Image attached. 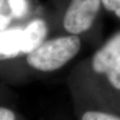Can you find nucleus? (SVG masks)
<instances>
[{
    "label": "nucleus",
    "mask_w": 120,
    "mask_h": 120,
    "mask_svg": "<svg viewBox=\"0 0 120 120\" xmlns=\"http://www.w3.org/2000/svg\"><path fill=\"white\" fill-rule=\"evenodd\" d=\"M78 35L71 34L43 42L26 56L30 67L43 72L58 70L72 60L81 49Z\"/></svg>",
    "instance_id": "f257e3e1"
},
{
    "label": "nucleus",
    "mask_w": 120,
    "mask_h": 120,
    "mask_svg": "<svg viewBox=\"0 0 120 120\" xmlns=\"http://www.w3.org/2000/svg\"><path fill=\"white\" fill-rule=\"evenodd\" d=\"M91 69L115 93L120 94V32L112 36L94 53Z\"/></svg>",
    "instance_id": "f03ea898"
},
{
    "label": "nucleus",
    "mask_w": 120,
    "mask_h": 120,
    "mask_svg": "<svg viewBox=\"0 0 120 120\" xmlns=\"http://www.w3.org/2000/svg\"><path fill=\"white\" fill-rule=\"evenodd\" d=\"M101 3V0H71L64 16V29L75 35L88 30L95 20Z\"/></svg>",
    "instance_id": "7ed1b4c3"
},
{
    "label": "nucleus",
    "mask_w": 120,
    "mask_h": 120,
    "mask_svg": "<svg viewBox=\"0 0 120 120\" xmlns=\"http://www.w3.org/2000/svg\"><path fill=\"white\" fill-rule=\"evenodd\" d=\"M23 29L12 28L0 31V60L12 59L22 54Z\"/></svg>",
    "instance_id": "20e7f679"
},
{
    "label": "nucleus",
    "mask_w": 120,
    "mask_h": 120,
    "mask_svg": "<svg viewBox=\"0 0 120 120\" xmlns=\"http://www.w3.org/2000/svg\"><path fill=\"white\" fill-rule=\"evenodd\" d=\"M47 34V24L42 19L31 22L22 33V54H28L44 42Z\"/></svg>",
    "instance_id": "39448f33"
},
{
    "label": "nucleus",
    "mask_w": 120,
    "mask_h": 120,
    "mask_svg": "<svg viewBox=\"0 0 120 120\" xmlns=\"http://www.w3.org/2000/svg\"><path fill=\"white\" fill-rule=\"evenodd\" d=\"M77 120H120V114L84 104L76 111Z\"/></svg>",
    "instance_id": "423d86ee"
},
{
    "label": "nucleus",
    "mask_w": 120,
    "mask_h": 120,
    "mask_svg": "<svg viewBox=\"0 0 120 120\" xmlns=\"http://www.w3.org/2000/svg\"><path fill=\"white\" fill-rule=\"evenodd\" d=\"M8 2L15 17L22 18L27 12L28 6L26 0H9Z\"/></svg>",
    "instance_id": "0eeeda50"
},
{
    "label": "nucleus",
    "mask_w": 120,
    "mask_h": 120,
    "mask_svg": "<svg viewBox=\"0 0 120 120\" xmlns=\"http://www.w3.org/2000/svg\"><path fill=\"white\" fill-rule=\"evenodd\" d=\"M101 3L106 10L120 18V0H101Z\"/></svg>",
    "instance_id": "6e6552de"
},
{
    "label": "nucleus",
    "mask_w": 120,
    "mask_h": 120,
    "mask_svg": "<svg viewBox=\"0 0 120 120\" xmlns=\"http://www.w3.org/2000/svg\"><path fill=\"white\" fill-rule=\"evenodd\" d=\"M0 120H16V116L9 109L0 107Z\"/></svg>",
    "instance_id": "1a4fd4ad"
},
{
    "label": "nucleus",
    "mask_w": 120,
    "mask_h": 120,
    "mask_svg": "<svg viewBox=\"0 0 120 120\" xmlns=\"http://www.w3.org/2000/svg\"><path fill=\"white\" fill-rule=\"evenodd\" d=\"M10 22V18L3 16V15H0V31H3L6 30L7 26Z\"/></svg>",
    "instance_id": "9d476101"
},
{
    "label": "nucleus",
    "mask_w": 120,
    "mask_h": 120,
    "mask_svg": "<svg viewBox=\"0 0 120 120\" xmlns=\"http://www.w3.org/2000/svg\"><path fill=\"white\" fill-rule=\"evenodd\" d=\"M2 4H3V0H0V10H1V9H2Z\"/></svg>",
    "instance_id": "9b49d317"
}]
</instances>
